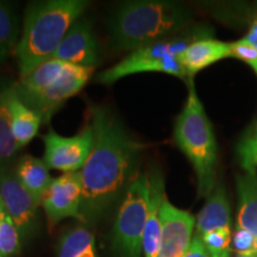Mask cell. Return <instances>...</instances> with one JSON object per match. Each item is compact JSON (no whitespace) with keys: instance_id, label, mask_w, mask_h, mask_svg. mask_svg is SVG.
Masks as SVG:
<instances>
[{"instance_id":"cell-16","label":"cell","mask_w":257,"mask_h":257,"mask_svg":"<svg viewBox=\"0 0 257 257\" xmlns=\"http://www.w3.org/2000/svg\"><path fill=\"white\" fill-rule=\"evenodd\" d=\"M230 221L231 211L226 192L223 186H218L208 197L206 204L199 213L195 234L201 238L213 230L230 227Z\"/></svg>"},{"instance_id":"cell-30","label":"cell","mask_w":257,"mask_h":257,"mask_svg":"<svg viewBox=\"0 0 257 257\" xmlns=\"http://www.w3.org/2000/svg\"><path fill=\"white\" fill-rule=\"evenodd\" d=\"M237 257H257V256H242V255H238Z\"/></svg>"},{"instance_id":"cell-23","label":"cell","mask_w":257,"mask_h":257,"mask_svg":"<svg viewBox=\"0 0 257 257\" xmlns=\"http://www.w3.org/2000/svg\"><path fill=\"white\" fill-rule=\"evenodd\" d=\"M201 240L210 257H230V244L232 240L230 227L211 231L202 236Z\"/></svg>"},{"instance_id":"cell-15","label":"cell","mask_w":257,"mask_h":257,"mask_svg":"<svg viewBox=\"0 0 257 257\" xmlns=\"http://www.w3.org/2000/svg\"><path fill=\"white\" fill-rule=\"evenodd\" d=\"M239 210L237 227L251 232L257 238V173L255 168L244 169L236 175Z\"/></svg>"},{"instance_id":"cell-13","label":"cell","mask_w":257,"mask_h":257,"mask_svg":"<svg viewBox=\"0 0 257 257\" xmlns=\"http://www.w3.org/2000/svg\"><path fill=\"white\" fill-rule=\"evenodd\" d=\"M150 200L149 212L143 233L144 257H159L162 237V224L160 219V207L165 199V181L159 170L150 173Z\"/></svg>"},{"instance_id":"cell-29","label":"cell","mask_w":257,"mask_h":257,"mask_svg":"<svg viewBox=\"0 0 257 257\" xmlns=\"http://www.w3.org/2000/svg\"><path fill=\"white\" fill-rule=\"evenodd\" d=\"M3 212H5V207H4V205H3L2 199H0V213H3Z\"/></svg>"},{"instance_id":"cell-11","label":"cell","mask_w":257,"mask_h":257,"mask_svg":"<svg viewBox=\"0 0 257 257\" xmlns=\"http://www.w3.org/2000/svg\"><path fill=\"white\" fill-rule=\"evenodd\" d=\"M162 237L159 257H185L193 239L195 218L163 199L160 207Z\"/></svg>"},{"instance_id":"cell-25","label":"cell","mask_w":257,"mask_h":257,"mask_svg":"<svg viewBox=\"0 0 257 257\" xmlns=\"http://www.w3.org/2000/svg\"><path fill=\"white\" fill-rule=\"evenodd\" d=\"M239 162L243 169L255 168L257 163V136L243 138L237 147Z\"/></svg>"},{"instance_id":"cell-22","label":"cell","mask_w":257,"mask_h":257,"mask_svg":"<svg viewBox=\"0 0 257 257\" xmlns=\"http://www.w3.org/2000/svg\"><path fill=\"white\" fill-rule=\"evenodd\" d=\"M21 253V233L6 212L0 219V257H18Z\"/></svg>"},{"instance_id":"cell-5","label":"cell","mask_w":257,"mask_h":257,"mask_svg":"<svg viewBox=\"0 0 257 257\" xmlns=\"http://www.w3.org/2000/svg\"><path fill=\"white\" fill-rule=\"evenodd\" d=\"M212 29L206 25L186 28L168 38L131 51L120 62L99 74L96 81L112 85L125 76L148 72L166 73L180 79L188 78L178 57L193 42L212 38Z\"/></svg>"},{"instance_id":"cell-2","label":"cell","mask_w":257,"mask_h":257,"mask_svg":"<svg viewBox=\"0 0 257 257\" xmlns=\"http://www.w3.org/2000/svg\"><path fill=\"white\" fill-rule=\"evenodd\" d=\"M191 21L188 8L175 2L121 3L110 21L108 44L114 50H137L185 30Z\"/></svg>"},{"instance_id":"cell-21","label":"cell","mask_w":257,"mask_h":257,"mask_svg":"<svg viewBox=\"0 0 257 257\" xmlns=\"http://www.w3.org/2000/svg\"><path fill=\"white\" fill-rule=\"evenodd\" d=\"M59 257H96L94 236L82 226L74 227L61 237Z\"/></svg>"},{"instance_id":"cell-27","label":"cell","mask_w":257,"mask_h":257,"mask_svg":"<svg viewBox=\"0 0 257 257\" xmlns=\"http://www.w3.org/2000/svg\"><path fill=\"white\" fill-rule=\"evenodd\" d=\"M185 257H210L206 251V249H205L201 238L197 236V234H194V237H193L191 246H189L188 251L185 255Z\"/></svg>"},{"instance_id":"cell-14","label":"cell","mask_w":257,"mask_h":257,"mask_svg":"<svg viewBox=\"0 0 257 257\" xmlns=\"http://www.w3.org/2000/svg\"><path fill=\"white\" fill-rule=\"evenodd\" d=\"M226 57H231L230 43L213 38H204L193 42L178 60L185 68L188 78L193 79L198 72Z\"/></svg>"},{"instance_id":"cell-3","label":"cell","mask_w":257,"mask_h":257,"mask_svg":"<svg viewBox=\"0 0 257 257\" xmlns=\"http://www.w3.org/2000/svg\"><path fill=\"white\" fill-rule=\"evenodd\" d=\"M87 5L82 0H47L29 5L15 50L21 78L50 59Z\"/></svg>"},{"instance_id":"cell-17","label":"cell","mask_w":257,"mask_h":257,"mask_svg":"<svg viewBox=\"0 0 257 257\" xmlns=\"http://www.w3.org/2000/svg\"><path fill=\"white\" fill-rule=\"evenodd\" d=\"M15 174L22 185L30 192V194L42 204V199L53 181L49 168L44 160L31 155H24L16 165Z\"/></svg>"},{"instance_id":"cell-18","label":"cell","mask_w":257,"mask_h":257,"mask_svg":"<svg viewBox=\"0 0 257 257\" xmlns=\"http://www.w3.org/2000/svg\"><path fill=\"white\" fill-rule=\"evenodd\" d=\"M9 104L11 111L12 133L19 149H22L29 142H31L32 138H35L43 120L37 112L31 110L19 99L15 91V82L10 93Z\"/></svg>"},{"instance_id":"cell-10","label":"cell","mask_w":257,"mask_h":257,"mask_svg":"<svg viewBox=\"0 0 257 257\" xmlns=\"http://www.w3.org/2000/svg\"><path fill=\"white\" fill-rule=\"evenodd\" d=\"M0 199L6 214L11 218L21 233V238L28 236L34 229L40 202L19 182L15 170H0Z\"/></svg>"},{"instance_id":"cell-6","label":"cell","mask_w":257,"mask_h":257,"mask_svg":"<svg viewBox=\"0 0 257 257\" xmlns=\"http://www.w3.org/2000/svg\"><path fill=\"white\" fill-rule=\"evenodd\" d=\"M149 176L138 173L121 198L114 223V248L119 257H141L149 212Z\"/></svg>"},{"instance_id":"cell-1","label":"cell","mask_w":257,"mask_h":257,"mask_svg":"<svg viewBox=\"0 0 257 257\" xmlns=\"http://www.w3.org/2000/svg\"><path fill=\"white\" fill-rule=\"evenodd\" d=\"M89 112L94 143L85 166L79 170L82 186L81 213L85 220L123 198L140 173L137 167L144 149L111 110L93 106Z\"/></svg>"},{"instance_id":"cell-31","label":"cell","mask_w":257,"mask_h":257,"mask_svg":"<svg viewBox=\"0 0 257 257\" xmlns=\"http://www.w3.org/2000/svg\"><path fill=\"white\" fill-rule=\"evenodd\" d=\"M5 212H3V213H0V219H2V217H3V214H4Z\"/></svg>"},{"instance_id":"cell-8","label":"cell","mask_w":257,"mask_h":257,"mask_svg":"<svg viewBox=\"0 0 257 257\" xmlns=\"http://www.w3.org/2000/svg\"><path fill=\"white\" fill-rule=\"evenodd\" d=\"M44 162L49 169L74 173L81 170L92 152L94 130L91 124L82 133L73 137H63L49 130L43 138Z\"/></svg>"},{"instance_id":"cell-20","label":"cell","mask_w":257,"mask_h":257,"mask_svg":"<svg viewBox=\"0 0 257 257\" xmlns=\"http://www.w3.org/2000/svg\"><path fill=\"white\" fill-rule=\"evenodd\" d=\"M19 17L16 8L0 2V64L4 63L18 44Z\"/></svg>"},{"instance_id":"cell-28","label":"cell","mask_w":257,"mask_h":257,"mask_svg":"<svg viewBox=\"0 0 257 257\" xmlns=\"http://www.w3.org/2000/svg\"><path fill=\"white\" fill-rule=\"evenodd\" d=\"M244 42L249 43L250 46L257 48V18L256 21L251 24V27L249 29L248 35L243 38Z\"/></svg>"},{"instance_id":"cell-19","label":"cell","mask_w":257,"mask_h":257,"mask_svg":"<svg viewBox=\"0 0 257 257\" xmlns=\"http://www.w3.org/2000/svg\"><path fill=\"white\" fill-rule=\"evenodd\" d=\"M14 82L0 79V170L8 165L17 154L19 147L12 133V119L10 111V93Z\"/></svg>"},{"instance_id":"cell-26","label":"cell","mask_w":257,"mask_h":257,"mask_svg":"<svg viewBox=\"0 0 257 257\" xmlns=\"http://www.w3.org/2000/svg\"><path fill=\"white\" fill-rule=\"evenodd\" d=\"M230 46L231 57H237V59L248 63L257 74V48L250 46L243 40L230 43Z\"/></svg>"},{"instance_id":"cell-12","label":"cell","mask_w":257,"mask_h":257,"mask_svg":"<svg viewBox=\"0 0 257 257\" xmlns=\"http://www.w3.org/2000/svg\"><path fill=\"white\" fill-rule=\"evenodd\" d=\"M50 59L94 68L100 62V49L93 34L91 22L86 18H79L70 27Z\"/></svg>"},{"instance_id":"cell-7","label":"cell","mask_w":257,"mask_h":257,"mask_svg":"<svg viewBox=\"0 0 257 257\" xmlns=\"http://www.w3.org/2000/svg\"><path fill=\"white\" fill-rule=\"evenodd\" d=\"M92 72L93 68L89 67L67 63L62 75L55 82L51 83L49 87L35 94L19 96V99L31 110L37 112L42 120L48 121L54 112L59 110L67 99L72 98L81 91L83 86L87 83Z\"/></svg>"},{"instance_id":"cell-32","label":"cell","mask_w":257,"mask_h":257,"mask_svg":"<svg viewBox=\"0 0 257 257\" xmlns=\"http://www.w3.org/2000/svg\"><path fill=\"white\" fill-rule=\"evenodd\" d=\"M256 166H257V163H256Z\"/></svg>"},{"instance_id":"cell-24","label":"cell","mask_w":257,"mask_h":257,"mask_svg":"<svg viewBox=\"0 0 257 257\" xmlns=\"http://www.w3.org/2000/svg\"><path fill=\"white\" fill-rule=\"evenodd\" d=\"M231 243L238 255L257 256V238L249 231L236 226Z\"/></svg>"},{"instance_id":"cell-9","label":"cell","mask_w":257,"mask_h":257,"mask_svg":"<svg viewBox=\"0 0 257 257\" xmlns=\"http://www.w3.org/2000/svg\"><path fill=\"white\" fill-rule=\"evenodd\" d=\"M81 198L82 186L79 172L64 173L53 179L41 204L46 211L50 229L64 218L85 221L81 213Z\"/></svg>"},{"instance_id":"cell-4","label":"cell","mask_w":257,"mask_h":257,"mask_svg":"<svg viewBox=\"0 0 257 257\" xmlns=\"http://www.w3.org/2000/svg\"><path fill=\"white\" fill-rule=\"evenodd\" d=\"M174 138L195 170L199 197L208 198L216 188L217 142L193 79H189L187 101L176 119Z\"/></svg>"}]
</instances>
